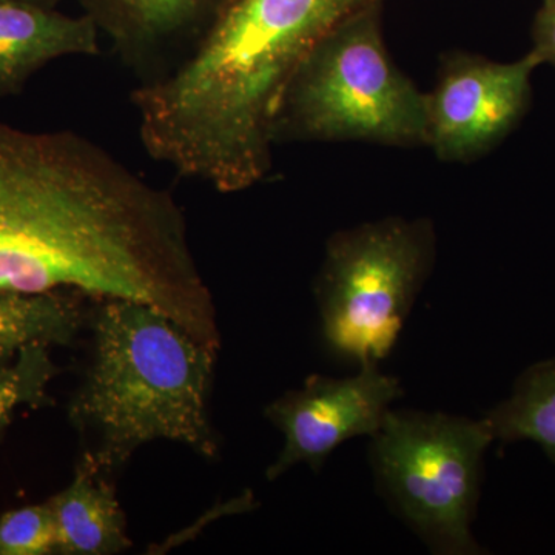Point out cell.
Masks as SVG:
<instances>
[{
    "instance_id": "5",
    "label": "cell",
    "mask_w": 555,
    "mask_h": 555,
    "mask_svg": "<svg viewBox=\"0 0 555 555\" xmlns=\"http://www.w3.org/2000/svg\"><path fill=\"white\" fill-rule=\"evenodd\" d=\"M436 257V225L426 217H387L335 232L315 284L331 349L358 364L385 360Z\"/></svg>"
},
{
    "instance_id": "14",
    "label": "cell",
    "mask_w": 555,
    "mask_h": 555,
    "mask_svg": "<svg viewBox=\"0 0 555 555\" xmlns=\"http://www.w3.org/2000/svg\"><path fill=\"white\" fill-rule=\"evenodd\" d=\"M60 374L50 356V346L30 345L10 363L0 364V437L22 406L33 409L53 404L49 386Z\"/></svg>"
},
{
    "instance_id": "10",
    "label": "cell",
    "mask_w": 555,
    "mask_h": 555,
    "mask_svg": "<svg viewBox=\"0 0 555 555\" xmlns=\"http://www.w3.org/2000/svg\"><path fill=\"white\" fill-rule=\"evenodd\" d=\"M100 38L87 14L69 16L53 7L0 0V100L20 93L51 62L96 56Z\"/></svg>"
},
{
    "instance_id": "12",
    "label": "cell",
    "mask_w": 555,
    "mask_h": 555,
    "mask_svg": "<svg viewBox=\"0 0 555 555\" xmlns=\"http://www.w3.org/2000/svg\"><path fill=\"white\" fill-rule=\"evenodd\" d=\"M86 298L76 292L0 294V364L30 345H72L82 326Z\"/></svg>"
},
{
    "instance_id": "7",
    "label": "cell",
    "mask_w": 555,
    "mask_h": 555,
    "mask_svg": "<svg viewBox=\"0 0 555 555\" xmlns=\"http://www.w3.org/2000/svg\"><path fill=\"white\" fill-rule=\"evenodd\" d=\"M539 67L531 51L513 62L441 53L436 83L426 91V149L444 164H473L494 152L528 116Z\"/></svg>"
},
{
    "instance_id": "16",
    "label": "cell",
    "mask_w": 555,
    "mask_h": 555,
    "mask_svg": "<svg viewBox=\"0 0 555 555\" xmlns=\"http://www.w3.org/2000/svg\"><path fill=\"white\" fill-rule=\"evenodd\" d=\"M531 53L540 65L555 68V0H542L531 27Z\"/></svg>"
},
{
    "instance_id": "2",
    "label": "cell",
    "mask_w": 555,
    "mask_h": 555,
    "mask_svg": "<svg viewBox=\"0 0 555 555\" xmlns=\"http://www.w3.org/2000/svg\"><path fill=\"white\" fill-rule=\"evenodd\" d=\"M385 0H232L188 60L131 93L145 152L219 193L266 181L292 76L339 22Z\"/></svg>"
},
{
    "instance_id": "1",
    "label": "cell",
    "mask_w": 555,
    "mask_h": 555,
    "mask_svg": "<svg viewBox=\"0 0 555 555\" xmlns=\"http://www.w3.org/2000/svg\"><path fill=\"white\" fill-rule=\"evenodd\" d=\"M76 292L166 313L221 349L184 210L98 142L0 119V294Z\"/></svg>"
},
{
    "instance_id": "8",
    "label": "cell",
    "mask_w": 555,
    "mask_h": 555,
    "mask_svg": "<svg viewBox=\"0 0 555 555\" xmlns=\"http://www.w3.org/2000/svg\"><path fill=\"white\" fill-rule=\"evenodd\" d=\"M401 396L398 378L383 374L378 363L360 364L353 377L312 375L301 389L278 398L266 411L284 436L283 451L266 476L276 480L299 463L320 470L339 444L375 436Z\"/></svg>"
},
{
    "instance_id": "11",
    "label": "cell",
    "mask_w": 555,
    "mask_h": 555,
    "mask_svg": "<svg viewBox=\"0 0 555 555\" xmlns=\"http://www.w3.org/2000/svg\"><path fill=\"white\" fill-rule=\"evenodd\" d=\"M109 474L83 452L72 483L47 500L56 524V554L108 555L131 546Z\"/></svg>"
},
{
    "instance_id": "15",
    "label": "cell",
    "mask_w": 555,
    "mask_h": 555,
    "mask_svg": "<svg viewBox=\"0 0 555 555\" xmlns=\"http://www.w3.org/2000/svg\"><path fill=\"white\" fill-rule=\"evenodd\" d=\"M56 524L49 502L0 517V555H47L56 554Z\"/></svg>"
},
{
    "instance_id": "3",
    "label": "cell",
    "mask_w": 555,
    "mask_h": 555,
    "mask_svg": "<svg viewBox=\"0 0 555 555\" xmlns=\"http://www.w3.org/2000/svg\"><path fill=\"white\" fill-rule=\"evenodd\" d=\"M98 301L93 360L69 408L73 425L96 441L90 454L109 473L155 440L214 459L207 396L219 350L152 306Z\"/></svg>"
},
{
    "instance_id": "6",
    "label": "cell",
    "mask_w": 555,
    "mask_h": 555,
    "mask_svg": "<svg viewBox=\"0 0 555 555\" xmlns=\"http://www.w3.org/2000/svg\"><path fill=\"white\" fill-rule=\"evenodd\" d=\"M492 441L486 418L392 409L371 437L372 469L383 495L433 553H483L473 521Z\"/></svg>"
},
{
    "instance_id": "4",
    "label": "cell",
    "mask_w": 555,
    "mask_h": 555,
    "mask_svg": "<svg viewBox=\"0 0 555 555\" xmlns=\"http://www.w3.org/2000/svg\"><path fill=\"white\" fill-rule=\"evenodd\" d=\"M383 5L350 14L302 61L278 105L275 145L426 147V91L390 56Z\"/></svg>"
},
{
    "instance_id": "13",
    "label": "cell",
    "mask_w": 555,
    "mask_h": 555,
    "mask_svg": "<svg viewBox=\"0 0 555 555\" xmlns=\"http://www.w3.org/2000/svg\"><path fill=\"white\" fill-rule=\"evenodd\" d=\"M485 418L494 440L532 441L555 465V358L526 369L509 398Z\"/></svg>"
},
{
    "instance_id": "9",
    "label": "cell",
    "mask_w": 555,
    "mask_h": 555,
    "mask_svg": "<svg viewBox=\"0 0 555 555\" xmlns=\"http://www.w3.org/2000/svg\"><path fill=\"white\" fill-rule=\"evenodd\" d=\"M139 83L169 75L232 0H78Z\"/></svg>"
},
{
    "instance_id": "17",
    "label": "cell",
    "mask_w": 555,
    "mask_h": 555,
    "mask_svg": "<svg viewBox=\"0 0 555 555\" xmlns=\"http://www.w3.org/2000/svg\"><path fill=\"white\" fill-rule=\"evenodd\" d=\"M25 2L38 3V5L53 7V9H56L61 0H25Z\"/></svg>"
}]
</instances>
